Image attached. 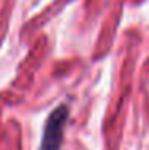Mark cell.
<instances>
[{"label": "cell", "instance_id": "6da1fadb", "mask_svg": "<svg viewBox=\"0 0 149 150\" xmlns=\"http://www.w3.org/2000/svg\"><path fill=\"white\" fill-rule=\"evenodd\" d=\"M67 118H69V109L66 104H59L51 110L45 121L38 150H61Z\"/></svg>", "mask_w": 149, "mask_h": 150}]
</instances>
